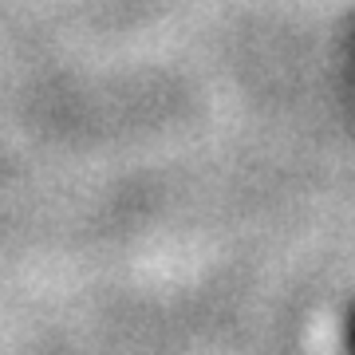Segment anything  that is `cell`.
<instances>
[{"label": "cell", "mask_w": 355, "mask_h": 355, "mask_svg": "<svg viewBox=\"0 0 355 355\" xmlns=\"http://www.w3.org/2000/svg\"><path fill=\"white\" fill-rule=\"evenodd\" d=\"M347 343L355 347V308H352V320H347Z\"/></svg>", "instance_id": "1"}]
</instances>
